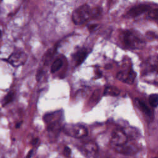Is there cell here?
Returning a JSON list of instances; mask_svg holds the SVG:
<instances>
[{"mask_svg":"<svg viewBox=\"0 0 158 158\" xmlns=\"http://www.w3.org/2000/svg\"><path fill=\"white\" fill-rule=\"evenodd\" d=\"M27 59V56L24 52L16 51L12 53L7 59L8 62L14 67L23 65Z\"/></svg>","mask_w":158,"mask_h":158,"instance_id":"cell-4","label":"cell"},{"mask_svg":"<svg viewBox=\"0 0 158 158\" xmlns=\"http://www.w3.org/2000/svg\"><path fill=\"white\" fill-rule=\"evenodd\" d=\"M62 113L60 111L55 112L53 113H48L43 117L44 121L48 125L54 123L61 122L62 119Z\"/></svg>","mask_w":158,"mask_h":158,"instance_id":"cell-8","label":"cell"},{"mask_svg":"<svg viewBox=\"0 0 158 158\" xmlns=\"http://www.w3.org/2000/svg\"><path fill=\"white\" fill-rule=\"evenodd\" d=\"M1 31L0 30V37H1Z\"/></svg>","mask_w":158,"mask_h":158,"instance_id":"cell-22","label":"cell"},{"mask_svg":"<svg viewBox=\"0 0 158 158\" xmlns=\"http://www.w3.org/2000/svg\"><path fill=\"white\" fill-rule=\"evenodd\" d=\"M39 141V139L38 138H34V139H33L31 141V144H32V145H34H34H35V144H36L38 143Z\"/></svg>","mask_w":158,"mask_h":158,"instance_id":"cell-19","label":"cell"},{"mask_svg":"<svg viewBox=\"0 0 158 158\" xmlns=\"http://www.w3.org/2000/svg\"><path fill=\"white\" fill-rule=\"evenodd\" d=\"M33 152H34V151H33V149H31V150H30V151H29V152L28 153L27 155L26 156V158H31V156H32V154H33Z\"/></svg>","mask_w":158,"mask_h":158,"instance_id":"cell-20","label":"cell"},{"mask_svg":"<svg viewBox=\"0 0 158 158\" xmlns=\"http://www.w3.org/2000/svg\"><path fill=\"white\" fill-rule=\"evenodd\" d=\"M149 102L151 106L156 107L158 106V95L156 94H153L149 97Z\"/></svg>","mask_w":158,"mask_h":158,"instance_id":"cell-16","label":"cell"},{"mask_svg":"<svg viewBox=\"0 0 158 158\" xmlns=\"http://www.w3.org/2000/svg\"><path fill=\"white\" fill-rule=\"evenodd\" d=\"M15 97V93L13 92H9L6 96L4 97L3 101V106H5L9 103H11L12 101L14 100Z\"/></svg>","mask_w":158,"mask_h":158,"instance_id":"cell-14","label":"cell"},{"mask_svg":"<svg viewBox=\"0 0 158 158\" xmlns=\"http://www.w3.org/2000/svg\"><path fill=\"white\" fill-rule=\"evenodd\" d=\"M117 152L125 155H132L138 151V148L135 144L129 143L128 142L123 145L115 147Z\"/></svg>","mask_w":158,"mask_h":158,"instance_id":"cell-6","label":"cell"},{"mask_svg":"<svg viewBox=\"0 0 158 158\" xmlns=\"http://www.w3.org/2000/svg\"><path fill=\"white\" fill-rule=\"evenodd\" d=\"M63 131L67 135L77 138L84 137L88 134L86 127L79 124H67L63 127Z\"/></svg>","mask_w":158,"mask_h":158,"instance_id":"cell-2","label":"cell"},{"mask_svg":"<svg viewBox=\"0 0 158 158\" xmlns=\"http://www.w3.org/2000/svg\"><path fill=\"white\" fill-rule=\"evenodd\" d=\"M22 122H17V123L16 124V127L17 129L20 128V127H21V125H22Z\"/></svg>","mask_w":158,"mask_h":158,"instance_id":"cell-21","label":"cell"},{"mask_svg":"<svg viewBox=\"0 0 158 158\" xmlns=\"http://www.w3.org/2000/svg\"><path fill=\"white\" fill-rule=\"evenodd\" d=\"M148 16L154 20H158V9L151 10L149 12Z\"/></svg>","mask_w":158,"mask_h":158,"instance_id":"cell-17","label":"cell"},{"mask_svg":"<svg viewBox=\"0 0 158 158\" xmlns=\"http://www.w3.org/2000/svg\"><path fill=\"white\" fill-rule=\"evenodd\" d=\"M153 158H158L157 157H153Z\"/></svg>","mask_w":158,"mask_h":158,"instance_id":"cell-23","label":"cell"},{"mask_svg":"<svg viewBox=\"0 0 158 158\" xmlns=\"http://www.w3.org/2000/svg\"><path fill=\"white\" fill-rule=\"evenodd\" d=\"M90 6L84 4L75 9L72 16V21L75 25H81L89 20L92 13Z\"/></svg>","mask_w":158,"mask_h":158,"instance_id":"cell-1","label":"cell"},{"mask_svg":"<svg viewBox=\"0 0 158 158\" xmlns=\"http://www.w3.org/2000/svg\"><path fill=\"white\" fill-rule=\"evenodd\" d=\"M157 157H158V154H157Z\"/></svg>","mask_w":158,"mask_h":158,"instance_id":"cell-24","label":"cell"},{"mask_svg":"<svg viewBox=\"0 0 158 158\" xmlns=\"http://www.w3.org/2000/svg\"><path fill=\"white\" fill-rule=\"evenodd\" d=\"M137 103L138 104L139 107H140V109L145 114H147L148 116H151V111L148 108V107L146 105V104L143 103L142 101L138 99L137 100Z\"/></svg>","mask_w":158,"mask_h":158,"instance_id":"cell-15","label":"cell"},{"mask_svg":"<svg viewBox=\"0 0 158 158\" xmlns=\"http://www.w3.org/2000/svg\"><path fill=\"white\" fill-rule=\"evenodd\" d=\"M128 142V137L121 129H116L113 131L111 136V143L115 147L121 146Z\"/></svg>","mask_w":158,"mask_h":158,"instance_id":"cell-3","label":"cell"},{"mask_svg":"<svg viewBox=\"0 0 158 158\" xmlns=\"http://www.w3.org/2000/svg\"><path fill=\"white\" fill-rule=\"evenodd\" d=\"M84 149L88 154H95L98 151V147L96 143L93 142H89L85 144Z\"/></svg>","mask_w":158,"mask_h":158,"instance_id":"cell-11","label":"cell"},{"mask_svg":"<svg viewBox=\"0 0 158 158\" xmlns=\"http://www.w3.org/2000/svg\"><path fill=\"white\" fill-rule=\"evenodd\" d=\"M62 61L61 59H57L56 60H55L51 66V72L52 73H54L59 71L62 66Z\"/></svg>","mask_w":158,"mask_h":158,"instance_id":"cell-13","label":"cell"},{"mask_svg":"<svg viewBox=\"0 0 158 158\" xmlns=\"http://www.w3.org/2000/svg\"><path fill=\"white\" fill-rule=\"evenodd\" d=\"M136 73L130 69L128 72H120L117 75V78L124 82H125L128 84H132L136 78Z\"/></svg>","mask_w":158,"mask_h":158,"instance_id":"cell-7","label":"cell"},{"mask_svg":"<svg viewBox=\"0 0 158 158\" xmlns=\"http://www.w3.org/2000/svg\"><path fill=\"white\" fill-rule=\"evenodd\" d=\"M124 42L125 46L131 49L136 48L141 43L138 38L130 31H125L123 36Z\"/></svg>","mask_w":158,"mask_h":158,"instance_id":"cell-5","label":"cell"},{"mask_svg":"<svg viewBox=\"0 0 158 158\" xmlns=\"http://www.w3.org/2000/svg\"><path fill=\"white\" fill-rule=\"evenodd\" d=\"M64 154L66 157H69L71 154V150L67 147H66L64 149Z\"/></svg>","mask_w":158,"mask_h":158,"instance_id":"cell-18","label":"cell"},{"mask_svg":"<svg viewBox=\"0 0 158 158\" xmlns=\"http://www.w3.org/2000/svg\"><path fill=\"white\" fill-rule=\"evenodd\" d=\"M149 9V6L146 4H140L132 8L129 12V14L130 16L134 17L142 14L144 12L148 11Z\"/></svg>","mask_w":158,"mask_h":158,"instance_id":"cell-9","label":"cell"},{"mask_svg":"<svg viewBox=\"0 0 158 158\" xmlns=\"http://www.w3.org/2000/svg\"><path fill=\"white\" fill-rule=\"evenodd\" d=\"M120 90L116 87H106L104 91V95L116 97L120 94Z\"/></svg>","mask_w":158,"mask_h":158,"instance_id":"cell-10","label":"cell"},{"mask_svg":"<svg viewBox=\"0 0 158 158\" xmlns=\"http://www.w3.org/2000/svg\"><path fill=\"white\" fill-rule=\"evenodd\" d=\"M87 51L86 50H81L79 51L75 56V61H76V65L80 66L81 64L83 63L85 59L87 58Z\"/></svg>","mask_w":158,"mask_h":158,"instance_id":"cell-12","label":"cell"}]
</instances>
